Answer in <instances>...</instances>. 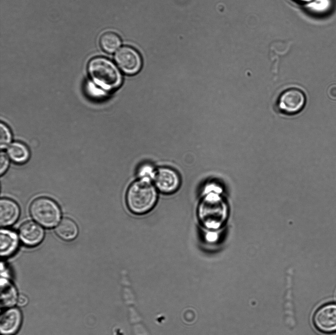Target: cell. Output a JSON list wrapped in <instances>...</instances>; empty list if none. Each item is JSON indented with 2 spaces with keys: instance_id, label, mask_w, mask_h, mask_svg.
<instances>
[{
  "instance_id": "1",
  "label": "cell",
  "mask_w": 336,
  "mask_h": 335,
  "mask_svg": "<svg viewBox=\"0 0 336 335\" xmlns=\"http://www.w3.org/2000/svg\"><path fill=\"white\" fill-rule=\"evenodd\" d=\"M157 190L151 181L139 179L134 182L129 187L126 195L129 210L137 215L150 211L157 202Z\"/></svg>"
},
{
  "instance_id": "2",
  "label": "cell",
  "mask_w": 336,
  "mask_h": 335,
  "mask_svg": "<svg viewBox=\"0 0 336 335\" xmlns=\"http://www.w3.org/2000/svg\"><path fill=\"white\" fill-rule=\"evenodd\" d=\"M90 77L105 92L117 88L121 84V75L115 65L103 57H95L90 60L88 66Z\"/></svg>"
},
{
  "instance_id": "3",
  "label": "cell",
  "mask_w": 336,
  "mask_h": 335,
  "mask_svg": "<svg viewBox=\"0 0 336 335\" xmlns=\"http://www.w3.org/2000/svg\"><path fill=\"white\" fill-rule=\"evenodd\" d=\"M30 212L36 222L48 228L55 226L61 216L58 205L53 200L46 197L33 200L31 204Z\"/></svg>"
},
{
  "instance_id": "4",
  "label": "cell",
  "mask_w": 336,
  "mask_h": 335,
  "mask_svg": "<svg viewBox=\"0 0 336 335\" xmlns=\"http://www.w3.org/2000/svg\"><path fill=\"white\" fill-rule=\"evenodd\" d=\"M304 92L298 87L289 86L282 90L275 101L277 111L285 115L292 116L300 112L306 104Z\"/></svg>"
},
{
  "instance_id": "5",
  "label": "cell",
  "mask_w": 336,
  "mask_h": 335,
  "mask_svg": "<svg viewBox=\"0 0 336 335\" xmlns=\"http://www.w3.org/2000/svg\"><path fill=\"white\" fill-rule=\"evenodd\" d=\"M312 322L315 328L321 333H336V304L330 303L319 307L313 314Z\"/></svg>"
},
{
  "instance_id": "6",
  "label": "cell",
  "mask_w": 336,
  "mask_h": 335,
  "mask_svg": "<svg viewBox=\"0 0 336 335\" xmlns=\"http://www.w3.org/2000/svg\"><path fill=\"white\" fill-rule=\"evenodd\" d=\"M115 60L118 67L126 74H135L141 67L139 54L130 47L125 46L120 49L115 54Z\"/></svg>"
},
{
  "instance_id": "7",
  "label": "cell",
  "mask_w": 336,
  "mask_h": 335,
  "mask_svg": "<svg viewBox=\"0 0 336 335\" xmlns=\"http://www.w3.org/2000/svg\"><path fill=\"white\" fill-rule=\"evenodd\" d=\"M153 182L156 189L165 194L175 192L179 188L181 180L178 173L169 168H160L155 171Z\"/></svg>"
},
{
  "instance_id": "8",
  "label": "cell",
  "mask_w": 336,
  "mask_h": 335,
  "mask_svg": "<svg viewBox=\"0 0 336 335\" xmlns=\"http://www.w3.org/2000/svg\"><path fill=\"white\" fill-rule=\"evenodd\" d=\"M44 232L43 228L32 221L24 223L19 228V237L26 245L33 247L38 245L43 240Z\"/></svg>"
},
{
  "instance_id": "9",
  "label": "cell",
  "mask_w": 336,
  "mask_h": 335,
  "mask_svg": "<svg viewBox=\"0 0 336 335\" xmlns=\"http://www.w3.org/2000/svg\"><path fill=\"white\" fill-rule=\"evenodd\" d=\"M20 209L13 200L3 198L0 201V224L6 227L12 225L18 219Z\"/></svg>"
},
{
  "instance_id": "10",
  "label": "cell",
  "mask_w": 336,
  "mask_h": 335,
  "mask_svg": "<svg viewBox=\"0 0 336 335\" xmlns=\"http://www.w3.org/2000/svg\"><path fill=\"white\" fill-rule=\"evenodd\" d=\"M21 319V313L18 309L12 308L5 310L0 318L1 333L11 334L16 332L20 326Z\"/></svg>"
},
{
  "instance_id": "11",
  "label": "cell",
  "mask_w": 336,
  "mask_h": 335,
  "mask_svg": "<svg viewBox=\"0 0 336 335\" xmlns=\"http://www.w3.org/2000/svg\"><path fill=\"white\" fill-rule=\"evenodd\" d=\"M0 251L1 256H8L14 253L18 245V238L13 231L1 229L0 235Z\"/></svg>"
},
{
  "instance_id": "12",
  "label": "cell",
  "mask_w": 336,
  "mask_h": 335,
  "mask_svg": "<svg viewBox=\"0 0 336 335\" xmlns=\"http://www.w3.org/2000/svg\"><path fill=\"white\" fill-rule=\"evenodd\" d=\"M57 235L65 241H71L75 239L78 233L76 223L68 218L62 219L55 229Z\"/></svg>"
},
{
  "instance_id": "13",
  "label": "cell",
  "mask_w": 336,
  "mask_h": 335,
  "mask_svg": "<svg viewBox=\"0 0 336 335\" xmlns=\"http://www.w3.org/2000/svg\"><path fill=\"white\" fill-rule=\"evenodd\" d=\"M334 6V0H311L305 4V9L309 13L319 17L329 14Z\"/></svg>"
},
{
  "instance_id": "14",
  "label": "cell",
  "mask_w": 336,
  "mask_h": 335,
  "mask_svg": "<svg viewBox=\"0 0 336 335\" xmlns=\"http://www.w3.org/2000/svg\"><path fill=\"white\" fill-rule=\"evenodd\" d=\"M7 154L11 160L17 164L26 162L30 157V152L27 146L19 142L12 143L8 148Z\"/></svg>"
},
{
  "instance_id": "15",
  "label": "cell",
  "mask_w": 336,
  "mask_h": 335,
  "mask_svg": "<svg viewBox=\"0 0 336 335\" xmlns=\"http://www.w3.org/2000/svg\"><path fill=\"white\" fill-rule=\"evenodd\" d=\"M121 44V39L114 32H107L103 33L100 38V45L103 51L108 53L115 52Z\"/></svg>"
},
{
  "instance_id": "16",
  "label": "cell",
  "mask_w": 336,
  "mask_h": 335,
  "mask_svg": "<svg viewBox=\"0 0 336 335\" xmlns=\"http://www.w3.org/2000/svg\"><path fill=\"white\" fill-rule=\"evenodd\" d=\"M1 283V303L3 306H10L15 302L16 294L12 286L4 279Z\"/></svg>"
},
{
  "instance_id": "17",
  "label": "cell",
  "mask_w": 336,
  "mask_h": 335,
  "mask_svg": "<svg viewBox=\"0 0 336 335\" xmlns=\"http://www.w3.org/2000/svg\"><path fill=\"white\" fill-rule=\"evenodd\" d=\"M0 148H5L10 143L12 136L10 129L2 122L0 124Z\"/></svg>"
},
{
  "instance_id": "18",
  "label": "cell",
  "mask_w": 336,
  "mask_h": 335,
  "mask_svg": "<svg viewBox=\"0 0 336 335\" xmlns=\"http://www.w3.org/2000/svg\"><path fill=\"white\" fill-rule=\"evenodd\" d=\"M155 171L152 167L145 165L141 168L138 172L140 179H146L149 181L153 180Z\"/></svg>"
},
{
  "instance_id": "19",
  "label": "cell",
  "mask_w": 336,
  "mask_h": 335,
  "mask_svg": "<svg viewBox=\"0 0 336 335\" xmlns=\"http://www.w3.org/2000/svg\"><path fill=\"white\" fill-rule=\"evenodd\" d=\"M9 159L7 155L3 152L0 154V174L2 175L7 170L9 165Z\"/></svg>"
},
{
  "instance_id": "20",
  "label": "cell",
  "mask_w": 336,
  "mask_h": 335,
  "mask_svg": "<svg viewBox=\"0 0 336 335\" xmlns=\"http://www.w3.org/2000/svg\"><path fill=\"white\" fill-rule=\"evenodd\" d=\"M28 302V298L24 295L19 296L17 299V303L19 306H24Z\"/></svg>"
},
{
  "instance_id": "21",
  "label": "cell",
  "mask_w": 336,
  "mask_h": 335,
  "mask_svg": "<svg viewBox=\"0 0 336 335\" xmlns=\"http://www.w3.org/2000/svg\"><path fill=\"white\" fill-rule=\"evenodd\" d=\"M328 94L332 99H336V85H333L329 87Z\"/></svg>"
},
{
  "instance_id": "22",
  "label": "cell",
  "mask_w": 336,
  "mask_h": 335,
  "mask_svg": "<svg viewBox=\"0 0 336 335\" xmlns=\"http://www.w3.org/2000/svg\"><path fill=\"white\" fill-rule=\"evenodd\" d=\"M296 0L297 1L300 2H302V3H304L306 4V3H307V2H309L310 1H311V0Z\"/></svg>"
}]
</instances>
